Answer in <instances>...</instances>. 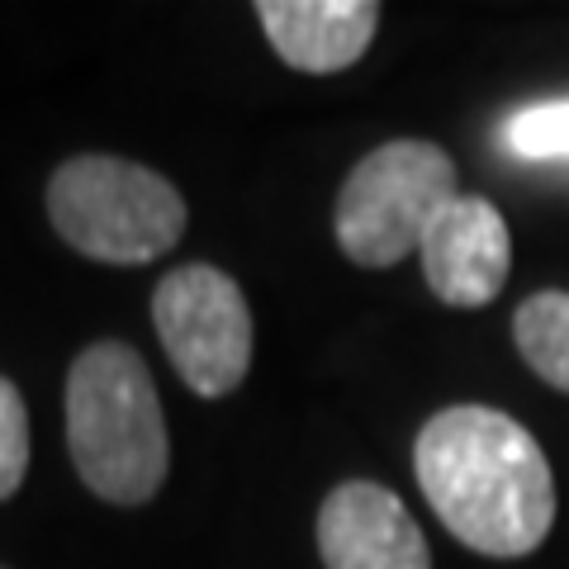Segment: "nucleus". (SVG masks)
<instances>
[{
	"instance_id": "nucleus-4",
	"label": "nucleus",
	"mask_w": 569,
	"mask_h": 569,
	"mask_svg": "<svg viewBox=\"0 0 569 569\" xmlns=\"http://www.w3.org/2000/svg\"><path fill=\"white\" fill-rule=\"evenodd\" d=\"M456 162L437 142L427 138H395L380 142L351 167L347 186L337 190V242L342 252L366 266V271H385V266L403 261L422 247V233L432 219L456 200Z\"/></svg>"
},
{
	"instance_id": "nucleus-3",
	"label": "nucleus",
	"mask_w": 569,
	"mask_h": 569,
	"mask_svg": "<svg viewBox=\"0 0 569 569\" xmlns=\"http://www.w3.org/2000/svg\"><path fill=\"white\" fill-rule=\"evenodd\" d=\"M48 219L81 257L104 266H142L181 242L186 200L162 171L91 152L52 171Z\"/></svg>"
},
{
	"instance_id": "nucleus-6",
	"label": "nucleus",
	"mask_w": 569,
	"mask_h": 569,
	"mask_svg": "<svg viewBox=\"0 0 569 569\" xmlns=\"http://www.w3.org/2000/svg\"><path fill=\"white\" fill-rule=\"evenodd\" d=\"M422 276L441 305L451 309H485L498 299L512 271V238L508 223L479 194H456L422 233Z\"/></svg>"
},
{
	"instance_id": "nucleus-10",
	"label": "nucleus",
	"mask_w": 569,
	"mask_h": 569,
	"mask_svg": "<svg viewBox=\"0 0 569 569\" xmlns=\"http://www.w3.org/2000/svg\"><path fill=\"white\" fill-rule=\"evenodd\" d=\"M503 142H508L512 157H522V162L565 167V176H569V96L518 110L508 119Z\"/></svg>"
},
{
	"instance_id": "nucleus-5",
	"label": "nucleus",
	"mask_w": 569,
	"mask_h": 569,
	"mask_svg": "<svg viewBox=\"0 0 569 569\" xmlns=\"http://www.w3.org/2000/svg\"><path fill=\"white\" fill-rule=\"evenodd\" d=\"M152 323L176 376L200 399H223L252 366V309L242 284L209 261L176 266L152 290Z\"/></svg>"
},
{
	"instance_id": "nucleus-7",
	"label": "nucleus",
	"mask_w": 569,
	"mask_h": 569,
	"mask_svg": "<svg viewBox=\"0 0 569 569\" xmlns=\"http://www.w3.org/2000/svg\"><path fill=\"white\" fill-rule=\"evenodd\" d=\"M318 556L328 569H432V550L413 512L376 479H347L323 498Z\"/></svg>"
},
{
	"instance_id": "nucleus-1",
	"label": "nucleus",
	"mask_w": 569,
	"mask_h": 569,
	"mask_svg": "<svg viewBox=\"0 0 569 569\" xmlns=\"http://www.w3.org/2000/svg\"><path fill=\"white\" fill-rule=\"evenodd\" d=\"M418 489L447 531L493 560L531 556L556 527V475L518 418L489 403H456L413 441Z\"/></svg>"
},
{
	"instance_id": "nucleus-11",
	"label": "nucleus",
	"mask_w": 569,
	"mask_h": 569,
	"mask_svg": "<svg viewBox=\"0 0 569 569\" xmlns=\"http://www.w3.org/2000/svg\"><path fill=\"white\" fill-rule=\"evenodd\" d=\"M29 470V413L14 380L0 376V503L24 485Z\"/></svg>"
},
{
	"instance_id": "nucleus-8",
	"label": "nucleus",
	"mask_w": 569,
	"mask_h": 569,
	"mask_svg": "<svg viewBox=\"0 0 569 569\" xmlns=\"http://www.w3.org/2000/svg\"><path fill=\"white\" fill-rule=\"evenodd\" d=\"M257 20L276 58L309 77L347 71L380 29L376 0H261Z\"/></svg>"
},
{
	"instance_id": "nucleus-9",
	"label": "nucleus",
	"mask_w": 569,
	"mask_h": 569,
	"mask_svg": "<svg viewBox=\"0 0 569 569\" xmlns=\"http://www.w3.org/2000/svg\"><path fill=\"white\" fill-rule=\"evenodd\" d=\"M512 342H518L522 361L537 376L569 395V295L565 290H537L522 299L512 313Z\"/></svg>"
},
{
	"instance_id": "nucleus-2",
	"label": "nucleus",
	"mask_w": 569,
	"mask_h": 569,
	"mask_svg": "<svg viewBox=\"0 0 569 569\" xmlns=\"http://www.w3.org/2000/svg\"><path fill=\"white\" fill-rule=\"evenodd\" d=\"M67 451L86 489L138 508L162 489L171 441L152 370L129 342H91L67 376Z\"/></svg>"
}]
</instances>
